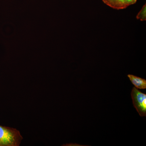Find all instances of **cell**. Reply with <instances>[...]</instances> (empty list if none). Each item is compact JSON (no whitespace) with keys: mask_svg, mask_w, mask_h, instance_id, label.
I'll list each match as a JSON object with an SVG mask.
<instances>
[{"mask_svg":"<svg viewBox=\"0 0 146 146\" xmlns=\"http://www.w3.org/2000/svg\"><path fill=\"white\" fill-rule=\"evenodd\" d=\"M23 139L16 129L0 125V146H19Z\"/></svg>","mask_w":146,"mask_h":146,"instance_id":"1","label":"cell"},{"mask_svg":"<svg viewBox=\"0 0 146 146\" xmlns=\"http://www.w3.org/2000/svg\"><path fill=\"white\" fill-rule=\"evenodd\" d=\"M106 5L110 7L120 10L126 9L127 7L125 3L124 0H102Z\"/></svg>","mask_w":146,"mask_h":146,"instance_id":"3","label":"cell"},{"mask_svg":"<svg viewBox=\"0 0 146 146\" xmlns=\"http://www.w3.org/2000/svg\"><path fill=\"white\" fill-rule=\"evenodd\" d=\"M136 18L138 20H140L141 21H146V5H145L142 7L136 16Z\"/></svg>","mask_w":146,"mask_h":146,"instance_id":"5","label":"cell"},{"mask_svg":"<svg viewBox=\"0 0 146 146\" xmlns=\"http://www.w3.org/2000/svg\"><path fill=\"white\" fill-rule=\"evenodd\" d=\"M137 0H124L125 3L127 6L132 5L136 3Z\"/></svg>","mask_w":146,"mask_h":146,"instance_id":"6","label":"cell"},{"mask_svg":"<svg viewBox=\"0 0 146 146\" xmlns=\"http://www.w3.org/2000/svg\"><path fill=\"white\" fill-rule=\"evenodd\" d=\"M131 97L133 106L141 117L146 116V95L133 87L131 92Z\"/></svg>","mask_w":146,"mask_h":146,"instance_id":"2","label":"cell"},{"mask_svg":"<svg viewBox=\"0 0 146 146\" xmlns=\"http://www.w3.org/2000/svg\"><path fill=\"white\" fill-rule=\"evenodd\" d=\"M127 76L129 78L131 83L133 84L134 86L137 89H146V80L133 75L129 74Z\"/></svg>","mask_w":146,"mask_h":146,"instance_id":"4","label":"cell"}]
</instances>
